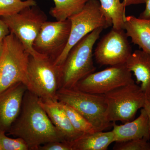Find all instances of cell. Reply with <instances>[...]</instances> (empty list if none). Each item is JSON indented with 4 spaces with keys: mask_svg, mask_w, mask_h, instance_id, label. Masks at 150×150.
Listing matches in <instances>:
<instances>
[{
    "mask_svg": "<svg viewBox=\"0 0 150 150\" xmlns=\"http://www.w3.org/2000/svg\"><path fill=\"white\" fill-rule=\"evenodd\" d=\"M7 133L22 139L30 150L50 142L67 141L39 104V98L28 89L19 114Z\"/></svg>",
    "mask_w": 150,
    "mask_h": 150,
    "instance_id": "1",
    "label": "cell"
},
{
    "mask_svg": "<svg viewBox=\"0 0 150 150\" xmlns=\"http://www.w3.org/2000/svg\"><path fill=\"white\" fill-rule=\"evenodd\" d=\"M103 29L100 27L94 30L71 49L64 62L59 66L60 88H74L79 81L95 71L93 46Z\"/></svg>",
    "mask_w": 150,
    "mask_h": 150,
    "instance_id": "2",
    "label": "cell"
},
{
    "mask_svg": "<svg viewBox=\"0 0 150 150\" xmlns=\"http://www.w3.org/2000/svg\"><path fill=\"white\" fill-rule=\"evenodd\" d=\"M0 59V93L12 86L22 83L26 86L30 54L12 33L3 39Z\"/></svg>",
    "mask_w": 150,
    "mask_h": 150,
    "instance_id": "3",
    "label": "cell"
},
{
    "mask_svg": "<svg viewBox=\"0 0 150 150\" xmlns=\"http://www.w3.org/2000/svg\"><path fill=\"white\" fill-rule=\"evenodd\" d=\"M59 102L70 105L90 122L96 131H104L111 125L107 118V105L104 95L96 94L74 88L59 89Z\"/></svg>",
    "mask_w": 150,
    "mask_h": 150,
    "instance_id": "4",
    "label": "cell"
},
{
    "mask_svg": "<svg viewBox=\"0 0 150 150\" xmlns=\"http://www.w3.org/2000/svg\"><path fill=\"white\" fill-rule=\"evenodd\" d=\"M68 19L71 23L69 38L64 50L54 62L56 66H62L71 49L86 35L98 28L106 29L112 25L102 11L99 0H88L81 11Z\"/></svg>",
    "mask_w": 150,
    "mask_h": 150,
    "instance_id": "5",
    "label": "cell"
},
{
    "mask_svg": "<svg viewBox=\"0 0 150 150\" xmlns=\"http://www.w3.org/2000/svg\"><path fill=\"white\" fill-rule=\"evenodd\" d=\"M27 89L43 100H57L60 88V67L48 57L30 56Z\"/></svg>",
    "mask_w": 150,
    "mask_h": 150,
    "instance_id": "6",
    "label": "cell"
},
{
    "mask_svg": "<svg viewBox=\"0 0 150 150\" xmlns=\"http://www.w3.org/2000/svg\"><path fill=\"white\" fill-rule=\"evenodd\" d=\"M109 122L131 121L138 110L143 108L146 95L135 82L128 84L104 94Z\"/></svg>",
    "mask_w": 150,
    "mask_h": 150,
    "instance_id": "7",
    "label": "cell"
},
{
    "mask_svg": "<svg viewBox=\"0 0 150 150\" xmlns=\"http://www.w3.org/2000/svg\"><path fill=\"white\" fill-rule=\"evenodd\" d=\"M1 17L10 33L18 38L30 56H43L33 48V42L47 19L46 14L37 5L25 8L18 13Z\"/></svg>",
    "mask_w": 150,
    "mask_h": 150,
    "instance_id": "8",
    "label": "cell"
},
{
    "mask_svg": "<svg viewBox=\"0 0 150 150\" xmlns=\"http://www.w3.org/2000/svg\"><path fill=\"white\" fill-rule=\"evenodd\" d=\"M135 82L126 64L110 66L93 72L79 81L74 88L88 93L104 95L115 89Z\"/></svg>",
    "mask_w": 150,
    "mask_h": 150,
    "instance_id": "9",
    "label": "cell"
},
{
    "mask_svg": "<svg viewBox=\"0 0 150 150\" xmlns=\"http://www.w3.org/2000/svg\"><path fill=\"white\" fill-rule=\"evenodd\" d=\"M71 23L69 19L62 21H45L33 43L38 54L55 62L67 46Z\"/></svg>",
    "mask_w": 150,
    "mask_h": 150,
    "instance_id": "10",
    "label": "cell"
},
{
    "mask_svg": "<svg viewBox=\"0 0 150 150\" xmlns=\"http://www.w3.org/2000/svg\"><path fill=\"white\" fill-rule=\"evenodd\" d=\"M126 31L112 28L98 43L93 53L97 64L113 66L126 64L132 54Z\"/></svg>",
    "mask_w": 150,
    "mask_h": 150,
    "instance_id": "11",
    "label": "cell"
},
{
    "mask_svg": "<svg viewBox=\"0 0 150 150\" xmlns=\"http://www.w3.org/2000/svg\"><path fill=\"white\" fill-rule=\"evenodd\" d=\"M27 89L25 85L18 83L0 93V131L8 132L17 118Z\"/></svg>",
    "mask_w": 150,
    "mask_h": 150,
    "instance_id": "12",
    "label": "cell"
},
{
    "mask_svg": "<svg viewBox=\"0 0 150 150\" xmlns=\"http://www.w3.org/2000/svg\"><path fill=\"white\" fill-rule=\"evenodd\" d=\"M112 125L114 142L119 143L136 139L150 140L149 118L144 108L141 109L140 115L134 121L119 125L114 122Z\"/></svg>",
    "mask_w": 150,
    "mask_h": 150,
    "instance_id": "13",
    "label": "cell"
},
{
    "mask_svg": "<svg viewBox=\"0 0 150 150\" xmlns=\"http://www.w3.org/2000/svg\"><path fill=\"white\" fill-rule=\"evenodd\" d=\"M39 103L48 117L65 139L72 142L83 134L75 130L69 119L58 100H43L39 98Z\"/></svg>",
    "mask_w": 150,
    "mask_h": 150,
    "instance_id": "14",
    "label": "cell"
},
{
    "mask_svg": "<svg viewBox=\"0 0 150 150\" xmlns=\"http://www.w3.org/2000/svg\"><path fill=\"white\" fill-rule=\"evenodd\" d=\"M123 29L126 30L127 36L131 38L132 43L150 54V19L126 16Z\"/></svg>",
    "mask_w": 150,
    "mask_h": 150,
    "instance_id": "15",
    "label": "cell"
},
{
    "mask_svg": "<svg viewBox=\"0 0 150 150\" xmlns=\"http://www.w3.org/2000/svg\"><path fill=\"white\" fill-rule=\"evenodd\" d=\"M127 69L134 74L137 83L145 95H150V54L136 50L126 63Z\"/></svg>",
    "mask_w": 150,
    "mask_h": 150,
    "instance_id": "16",
    "label": "cell"
},
{
    "mask_svg": "<svg viewBox=\"0 0 150 150\" xmlns=\"http://www.w3.org/2000/svg\"><path fill=\"white\" fill-rule=\"evenodd\" d=\"M113 142L114 134L111 131L83 134L71 143L72 150H106Z\"/></svg>",
    "mask_w": 150,
    "mask_h": 150,
    "instance_id": "17",
    "label": "cell"
},
{
    "mask_svg": "<svg viewBox=\"0 0 150 150\" xmlns=\"http://www.w3.org/2000/svg\"><path fill=\"white\" fill-rule=\"evenodd\" d=\"M55 6L50 10V15L57 21L69 18L82 10L88 0H54Z\"/></svg>",
    "mask_w": 150,
    "mask_h": 150,
    "instance_id": "18",
    "label": "cell"
},
{
    "mask_svg": "<svg viewBox=\"0 0 150 150\" xmlns=\"http://www.w3.org/2000/svg\"><path fill=\"white\" fill-rule=\"evenodd\" d=\"M100 7L112 28L123 29L125 7L120 0H99Z\"/></svg>",
    "mask_w": 150,
    "mask_h": 150,
    "instance_id": "19",
    "label": "cell"
},
{
    "mask_svg": "<svg viewBox=\"0 0 150 150\" xmlns=\"http://www.w3.org/2000/svg\"><path fill=\"white\" fill-rule=\"evenodd\" d=\"M59 102L76 131L81 134L96 132L91 123L74 108L68 105Z\"/></svg>",
    "mask_w": 150,
    "mask_h": 150,
    "instance_id": "20",
    "label": "cell"
},
{
    "mask_svg": "<svg viewBox=\"0 0 150 150\" xmlns=\"http://www.w3.org/2000/svg\"><path fill=\"white\" fill-rule=\"evenodd\" d=\"M36 5L34 0H0V16L11 15L28 7Z\"/></svg>",
    "mask_w": 150,
    "mask_h": 150,
    "instance_id": "21",
    "label": "cell"
},
{
    "mask_svg": "<svg viewBox=\"0 0 150 150\" xmlns=\"http://www.w3.org/2000/svg\"><path fill=\"white\" fill-rule=\"evenodd\" d=\"M6 132L0 131V147L1 150H28V146L21 138L8 137Z\"/></svg>",
    "mask_w": 150,
    "mask_h": 150,
    "instance_id": "22",
    "label": "cell"
},
{
    "mask_svg": "<svg viewBox=\"0 0 150 150\" xmlns=\"http://www.w3.org/2000/svg\"><path fill=\"white\" fill-rule=\"evenodd\" d=\"M114 150H150V144L146 139H136L116 143Z\"/></svg>",
    "mask_w": 150,
    "mask_h": 150,
    "instance_id": "23",
    "label": "cell"
},
{
    "mask_svg": "<svg viewBox=\"0 0 150 150\" xmlns=\"http://www.w3.org/2000/svg\"><path fill=\"white\" fill-rule=\"evenodd\" d=\"M38 150H72V147L71 142L56 141L41 145Z\"/></svg>",
    "mask_w": 150,
    "mask_h": 150,
    "instance_id": "24",
    "label": "cell"
},
{
    "mask_svg": "<svg viewBox=\"0 0 150 150\" xmlns=\"http://www.w3.org/2000/svg\"><path fill=\"white\" fill-rule=\"evenodd\" d=\"M10 33L7 25L0 16V41Z\"/></svg>",
    "mask_w": 150,
    "mask_h": 150,
    "instance_id": "25",
    "label": "cell"
},
{
    "mask_svg": "<svg viewBox=\"0 0 150 150\" xmlns=\"http://www.w3.org/2000/svg\"><path fill=\"white\" fill-rule=\"evenodd\" d=\"M145 4H146V8L144 11L140 14L139 18L149 19H150V0H147Z\"/></svg>",
    "mask_w": 150,
    "mask_h": 150,
    "instance_id": "26",
    "label": "cell"
},
{
    "mask_svg": "<svg viewBox=\"0 0 150 150\" xmlns=\"http://www.w3.org/2000/svg\"><path fill=\"white\" fill-rule=\"evenodd\" d=\"M144 109L146 110L147 114L149 118V124L150 129V95H146L145 97L144 105Z\"/></svg>",
    "mask_w": 150,
    "mask_h": 150,
    "instance_id": "27",
    "label": "cell"
},
{
    "mask_svg": "<svg viewBox=\"0 0 150 150\" xmlns=\"http://www.w3.org/2000/svg\"><path fill=\"white\" fill-rule=\"evenodd\" d=\"M146 1L147 0H123L122 3L124 6L126 7V6L132 5L145 4Z\"/></svg>",
    "mask_w": 150,
    "mask_h": 150,
    "instance_id": "28",
    "label": "cell"
},
{
    "mask_svg": "<svg viewBox=\"0 0 150 150\" xmlns=\"http://www.w3.org/2000/svg\"><path fill=\"white\" fill-rule=\"evenodd\" d=\"M0 41V59L1 56L2 54L3 49V41Z\"/></svg>",
    "mask_w": 150,
    "mask_h": 150,
    "instance_id": "29",
    "label": "cell"
},
{
    "mask_svg": "<svg viewBox=\"0 0 150 150\" xmlns=\"http://www.w3.org/2000/svg\"><path fill=\"white\" fill-rule=\"evenodd\" d=\"M0 150H1V147H0Z\"/></svg>",
    "mask_w": 150,
    "mask_h": 150,
    "instance_id": "30",
    "label": "cell"
},
{
    "mask_svg": "<svg viewBox=\"0 0 150 150\" xmlns=\"http://www.w3.org/2000/svg\"><path fill=\"white\" fill-rule=\"evenodd\" d=\"M20 1H23V0H20ZM29 1H32V0H29Z\"/></svg>",
    "mask_w": 150,
    "mask_h": 150,
    "instance_id": "31",
    "label": "cell"
}]
</instances>
